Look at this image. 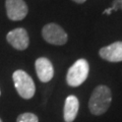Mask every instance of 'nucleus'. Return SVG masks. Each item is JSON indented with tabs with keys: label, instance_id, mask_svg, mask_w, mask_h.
<instances>
[{
	"label": "nucleus",
	"instance_id": "f257e3e1",
	"mask_svg": "<svg viewBox=\"0 0 122 122\" xmlns=\"http://www.w3.org/2000/svg\"><path fill=\"white\" fill-rule=\"evenodd\" d=\"M111 102V90L106 86H98L90 98L89 109L94 115H102L109 109Z\"/></svg>",
	"mask_w": 122,
	"mask_h": 122
},
{
	"label": "nucleus",
	"instance_id": "f03ea898",
	"mask_svg": "<svg viewBox=\"0 0 122 122\" xmlns=\"http://www.w3.org/2000/svg\"><path fill=\"white\" fill-rule=\"evenodd\" d=\"M12 79L15 90L21 98L29 100L34 97L36 92L35 82L25 71L20 69L15 70L12 74Z\"/></svg>",
	"mask_w": 122,
	"mask_h": 122
},
{
	"label": "nucleus",
	"instance_id": "7ed1b4c3",
	"mask_svg": "<svg viewBox=\"0 0 122 122\" xmlns=\"http://www.w3.org/2000/svg\"><path fill=\"white\" fill-rule=\"evenodd\" d=\"M90 71L89 63L86 59H78L68 69L66 81L70 86H79L86 81Z\"/></svg>",
	"mask_w": 122,
	"mask_h": 122
},
{
	"label": "nucleus",
	"instance_id": "20e7f679",
	"mask_svg": "<svg viewBox=\"0 0 122 122\" xmlns=\"http://www.w3.org/2000/svg\"><path fill=\"white\" fill-rule=\"evenodd\" d=\"M42 36L49 44L61 46L67 42V34L60 25L56 24H48L42 30Z\"/></svg>",
	"mask_w": 122,
	"mask_h": 122
},
{
	"label": "nucleus",
	"instance_id": "39448f33",
	"mask_svg": "<svg viewBox=\"0 0 122 122\" xmlns=\"http://www.w3.org/2000/svg\"><path fill=\"white\" fill-rule=\"evenodd\" d=\"M6 14L10 20H21L28 14V6L24 0H6Z\"/></svg>",
	"mask_w": 122,
	"mask_h": 122
},
{
	"label": "nucleus",
	"instance_id": "423d86ee",
	"mask_svg": "<svg viewBox=\"0 0 122 122\" xmlns=\"http://www.w3.org/2000/svg\"><path fill=\"white\" fill-rule=\"evenodd\" d=\"M6 40L16 50H25L29 47L30 44L28 32L22 28H17L10 30L6 36Z\"/></svg>",
	"mask_w": 122,
	"mask_h": 122
},
{
	"label": "nucleus",
	"instance_id": "0eeeda50",
	"mask_svg": "<svg viewBox=\"0 0 122 122\" xmlns=\"http://www.w3.org/2000/svg\"><path fill=\"white\" fill-rule=\"evenodd\" d=\"M35 67H36L37 75L41 81L48 82L53 78L54 69H53V65L51 61L48 58H45V57L38 58L36 60Z\"/></svg>",
	"mask_w": 122,
	"mask_h": 122
},
{
	"label": "nucleus",
	"instance_id": "6e6552de",
	"mask_svg": "<svg viewBox=\"0 0 122 122\" xmlns=\"http://www.w3.org/2000/svg\"><path fill=\"white\" fill-rule=\"evenodd\" d=\"M99 54L103 59L109 62H120L122 61V42H115L109 46L103 47Z\"/></svg>",
	"mask_w": 122,
	"mask_h": 122
},
{
	"label": "nucleus",
	"instance_id": "1a4fd4ad",
	"mask_svg": "<svg viewBox=\"0 0 122 122\" xmlns=\"http://www.w3.org/2000/svg\"><path fill=\"white\" fill-rule=\"evenodd\" d=\"M79 108L78 99L75 96H68L64 103V110H63V117L65 122H73L77 116Z\"/></svg>",
	"mask_w": 122,
	"mask_h": 122
},
{
	"label": "nucleus",
	"instance_id": "9d476101",
	"mask_svg": "<svg viewBox=\"0 0 122 122\" xmlns=\"http://www.w3.org/2000/svg\"><path fill=\"white\" fill-rule=\"evenodd\" d=\"M16 122H39L38 117L34 113H22L17 117Z\"/></svg>",
	"mask_w": 122,
	"mask_h": 122
},
{
	"label": "nucleus",
	"instance_id": "9b49d317",
	"mask_svg": "<svg viewBox=\"0 0 122 122\" xmlns=\"http://www.w3.org/2000/svg\"><path fill=\"white\" fill-rule=\"evenodd\" d=\"M72 1H74L76 3H83V2H86V0H72Z\"/></svg>",
	"mask_w": 122,
	"mask_h": 122
},
{
	"label": "nucleus",
	"instance_id": "f8f14e48",
	"mask_svg": "<svg viewBox=\"0 0 122 122\" xmlns=\"http://www.w3.org/2000/svg\"><path fill=\"white\" fill-rule=\"evenodd\" d=\"M0 122H2V120H1V119H0Z\"/></svg>",
	"mask_w": 122,
	"mask_h": 122
},
{
	"label": "nucleus",
	"instance_id": "ddd939ff",
	"mask_svg": "<svg viewBox=\"0 0 122 122\" xmlns=\"http://www.w3.org/2000/svg\"><path fill=\"white\" fill-rule=\"evenodd\" d=\"M0 95H1V91H0Z\"/></svg>",
	"mask_w": 122,
	"mask_h": 122
}]
</instances>
